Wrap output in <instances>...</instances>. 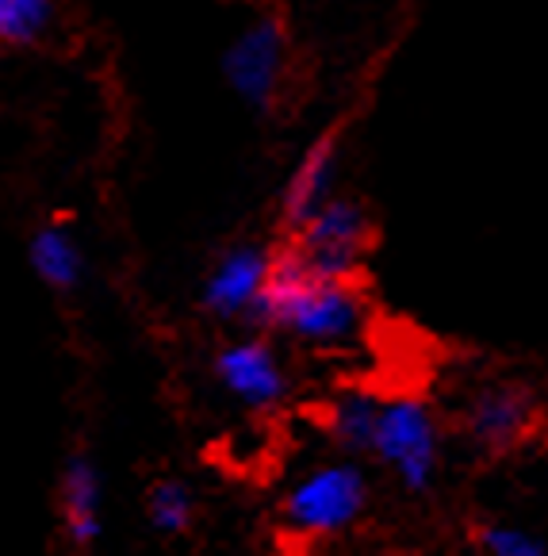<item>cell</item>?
Segmentation results:
<instances>
[{
  "mask_svg": "<svg viewBox=\"0 0 548 556\" xmlns=\"http://www.w3.org/2000/svg\"><path fill=\"white\" fill-rule=\"evenodd\" d=\"M31 269L42 285L50 288H74L81 280L85 269V257H81V245L74 242L66 227H58V223H47L39 235L31 238Z\"/></svg>",
  "mask_w": 548,
  "mask_h": 556,
  "instance_id": "12",
  "label": "cell"
},
{
  "mask_svg": "<svg viewBox=\"0 0 548 556\" xmlns=\"http://www.w3.org/2000/svg\"><path fill=\"white\" fill-rule=\"evenodd\" d=\"M372 500L369 472L360 457L319 460L307 472L295 476V483L284 491L280 518L303 541H330L349 533L365 518Z\"/></svg>",
  "mask_w": 548,
  "mask_h": 556,
  "instance_id": "2",
  "label": "cell"
},
{
  "mask_svg": "<svg viewBox=\"0 0 548 556\" xmlns=\"http://www.w3.org/2000/svg\"><path fill=\"white\" fill-rule=\"evenodd\" d=\"M288 70H292V42L277 16L250 20L222 54V77L230 92L257 112H272L280 104L288 89Z\"/></svg>",
  "mask_w": 548,
  "mask_h": 556,
  "instance_id": "6",
  "label": "cell"
},
{
  "mask_svg": "<svg viewBox=\"0 0 548 556\" xmlns=\"http://www.w3.org/2000/svg\"><path fill=\"white\" fill-rule=\"evenodd\" d=\"M272 269H277V250H269V245H230L204 280V292H200L204 312L215 319H257Z\"/></svg>",
  "mask_w": 548,
  "mask_h": 556,
  "instance_id": "7",
  "label": "cell"
},
{
  "mask_svg": "<svg viewBox=\"0 0 548 556\" xmlns=\"http://www.w3.org/2000/svg\"><path fill=\"white\" fill-rule=\"evenodd\" d=\"M540 426V400L522 380H492L468 395L460 430L480 457H510L533 442Z\"/></svg>",
  "mask_w": 548,
  "mask_h": 556,
  "instance_id": "5",
  "label": "cell"
},
{
  "mask_svg": "<svg viewBox=\"0 0 548 556\" xmlns=\"http://www.w3.org/2000/svg\"><path fill=\"white\" fill-rule=\"evenodd\" d=\"M54 20V0H0V42H35Z\"/></svg>",
  "mask_w": 548,
  "mask_h": 556,
  "instance_id": "14",
  "label": "cell"
},
{
  "mask_svg": "<svg viewBox=\"0 0 548 556\" xmlns=\"http://www.w3.org/2000/svg\"><path fill=\"white\" fill-rule=\"evenodd\" d=\"M380 403L384 395L372 392V388H342V392L330 400L327 407V438L349 457H369L372 453V438H377V418H380Z\"/></svg>",
  "mask_w": 548,
  "mask_h": 556,
  "instance_id": "10",
  "label": "cell"
},
{
  "mask_svg": "<svg viewBox=\"0 0 548 556\" xmlns=\"http://www.w3.org/2000/svg\"><path fill=\"white\" fill-rule=\"evenodd\" d=\"M369 460H377L410 495L434 488L445 465V430L434 403L415 392L384 395Z\"/></svg>",
  "mask_w": 548,
  "mask_h": 556,
  "instance_id": "3",
  "label": "cell"
},
{
  "mask_svg": "<svg viewBox=\"0 0 548 556\" xmlns=\"http://www.w3.org/2000/svg\"><path fill=\"white\" fill-rule=\"evenodd\" d=\"M377 245V223L372 212L353 197H334L319 207L315 215L292 230V250L307 269L322 277L360 280V269L369 262V250Z\"/></svg>",
  "mask_w": 548,
  "mask_h": 556,
  "instance_id": "4",
  "label": "cell"
},
{
  "mask_svg": "<svg viewBox=\"0 0 548 556\" xmlns=\"http://www.w3.org/2000/svg\"><path fill=\"white\" fill-rule=\"evenodd\" d=\"M100 472L89 457H74L62 472V526H66V538L74 541L77 548L97 545L100 530Z\"/></svg>",
  "mask_w": 548,
  "mask_h": 556,
  "instance_id": "11",
  "label": "cell"
},
{
  "mask_svg": "<svg viewBox=\"0 0 548 556\" xmlns=\"http://www.w3.org/2000/svg\"><path fill=\"white\" fill-rule=\"evenodd\" d=\"M372 319L369 292L360 280L322 277L307 269L292 250H280L257 319L265 330L315 353L353 350Z\"/></svg>",
  "mask_w": 548,
  "mask_h": 556,
  "instance_id": "1",
  "label": "cell"
},
{
  "mask_svg": "<svg viewBox=\"0 0 548 556\" xmlns=\"http://www.w3.org/2000/svg\"><path fill=\"white\" fill-rule=\"evenodd\" d=\"M472 548L487 556H545L548 541L514 522H483L472 533Z\"/></svg>",
  "mask_w": 548,
  "mask_h": 556,
  "instance_id": "15",
  "label": "cell"
},
{
  "mask_svg": "<svg viewBox=\"0 0 548 556\" xmlns=\"http://www.w3.org/2000/svg\"><path fill=\"white\" fill-rule=\"evenodd\" d=\"M337 169H342V135L322 131L311 147L303 150L292 165L280 192V223L292 235L307 215H315L337 192Z\"/></svg>",
  "mask_w": 548,
  "mask_h": 556,
  "instance_id": "9",
  "label": "cell"
},
{
  "mask_svg": "<svg viewBox=\"0 0 548 556\" xmlns=\"http://www.w3.org/2000/svg\"><path fill=\"white\" fill-rule=\"evenodd\" d=\"M215 377L222 392L250 410H277L292 395V377H288L284 357L269 338H238L222 345L215 357Z\"/></svg>",
  "mask_w": 548,
  "mask_h": 556,
  "instance_id": "8",
  "label": "cell"
},
{
  "mask_svg": "<svg viewBox=\"0 0 548 556\" xmlns=\"http://www.w3.org/2000/svg\"><path fill=\"white\" fill-rule=\"evenodd\" d=\"M146 518L157 533L177 538V533L189 530L192 518H196V500H192V491L180 480H162V483H154L146 495Z\"/></svg>",
  "mask_w": 548,
  "mask_h": 556,
  "instance_id": "13",
  "label": "cell"
}]
</instances>
